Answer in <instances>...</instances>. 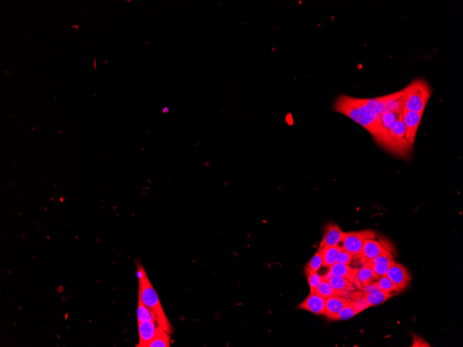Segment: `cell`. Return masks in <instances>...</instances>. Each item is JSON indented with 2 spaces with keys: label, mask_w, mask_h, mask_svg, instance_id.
Instances as JSON below:
<instances>
[{
  "label": "cell",
  "mask_w": 463,
  "mask_h": 347,
  "mask_svg": "<svg viewBox=\"0 0 463 347\" xmlns=\"http://www.w3.org/2000/svg\"><path fill=\"white\" fill-rule=\"evenodd\" d=\"M333 110L363 127L381 145L382 139L381 118L363 104L362 98L340 95L334 102Z\"/></svg>",
  "instance_id": "obj_1"
},
{
  "label": "cell",
  "mask_w": 463,
  "mask_h": 347,
  "mask_svg": "<svg viewBox=\"0 0 463 347\" xmlns=\"http://www.w3.org/2000/svg\"><path fill=\"white\" fill-rule=\"evenodd\" d=\"M135 265L137 276L139 279L138 291L141 294L144 303L156 314L158 325L171 335L173 333L172 325L164 312L156 289L151 283L143 265L139 261H136Z\"/></svg>",
  "instance_id": "obj_2"
},
{
  "label": "cell",
  "mask_w": 463,
  "mask_h": 347,
  "mask_svg": "<svg viewBox=\"0 0 463 347\" xmlns=\"http://www.w3.org/2000/svg\"><path fill=\"white\" fill-rule=\"evenodd\" d=\"M431 94L432 88L427 80H414L402 89L403 111L424 113Z\"/></svg>",
  "instance_id": "obj_3"
},
{
  "label": "cell",
  "mask_w": 463,
  "mask_h": 347,
  "mask_svg": "<svg viewBox=\"0 0 463 347\" xmlns=\"http://www.w3.org/2000/svg\"><path fill=\"white\" fill-rule=\"evenodd\" d=\"M377 236L376 231L371 229L344 232L342 248L347 253L351 254L353 256V258L360 259L364 242L369 238H376Z\"/></svg>",
  "instance_id": "obj_4"
},
{
  "label": "cell",
  "mask_w": 463,
  "mask_h": 347,
  "mask_svg": "<svg viewBox=\"0 0 463 347\" xmlns=\"http://www.w3.org/2000/svg\"><path fill=\"white\" fill-rule=\"evenodd\" d=\"M410 148L408 146L406 137V129L402 119L401 113L399 118L392 124L390 130V141L388 150L393 154L399 156H406L409 153Z\"/></svg>",
  "instance_id": "obj_5"
},
{
  "label": "cell",
  "mask_w": 463,
  "mask_h": 347,
  "mask_svg": "<svg viewBox=\"0 0 463 347\" xmlns=\"http://www.w3.org/2000/svg\"><path fill=\"white\" fill-rule=\"evenodd\" d=\"M423 113H414V112L402 111L401 119L404 122L405 129H406V137L407 143L410 149L413 147L414 143L417 134L418 128Z\"/></svg>",
  "instance_id": "obj_6"
},
{
  "label": "cell",
  "mask_w": 463,
  "mask_h": 347,
  "mask_svg": "<svg viewBox=\"0 0 463 347\" xmlns=\"http://www.w3.org/2000/svg\"><path fill=\"white\" fill-rule=\"evenodd\" d=\"M386 276L398 287L399 290H404L411 279L408 270L403 265L396 262L390 267Z\"/></svg>",
  "instance_id": "obj_7"
},
{
  "label": "cell",
  "mask_w": 463,
  "mask_h": 347,
  "mask_svg": "<svg viewBox=\"0 0 463 347\" xmlns=\"http://www.w3.org/2000/svg\"><path fill=\"white\" fill-rule=\"evenodd\" d=\"M389 253H391V251L382 242L375 240V238H369L364 242L360 260L364 264L378 256Z\"/></svg>",
  "instance_id": "obj_8"
},
{
  "label": "cell",
  "mask_w": 463,
  "mask_h": 347,
  "mask_svg": "<svg viewBox=\"0 0 463 347\" xmlns=\"http://www.w3.org/2000/svg\"><path fill=\"white\" fill-rule=\"evenodd\" d=\"M344 232L339 225L335 223H330L327 225L326 232L322 237L319 247H333V246H340L342 243Z\"/></svg>",
  "instance_id": "obj_9"
},
{
  "label": "cell",
  "mask_w": 463,
  "mask_h": 347,
  "mask_svg": "<svg viewBox=\"0 0 463 347\" xmlns=\"http://www.w3.org/2000/svg\"><path fill=\"white\" fill-rule=\"evenodd\" d=\"M138 332H139V343L137 347H148L156 335L158 323L155 321H145L138 322Z\"/></svg>",
  "instance_id": "obj_10"
},
{
  "label": "cell",
  "mask_w": 463,
  "mask_h": 347,
  "mask_svg": "<svg viewBox=\"0 0 463 347\" xmlns=\"http://www.w3.org/2000/svg\"><path fill=\"white\" fill-rule=\"evenodd\" d=\"M326 299L318 294L310 293L302 304L298 306V309L309 311L315 315H324Z\"/></svg>",
  "instance_id": "obj_11"
},
{
  "label": "cell",
  "mask_w": 463,
  "mask_h": 347,
  "mask_svg": "<svg viewBox=\"0 0 463 347\" xmlns=\"http://www.w3.org/2000/svg\"><path fill=\"white\" fill-rule=\"evenodd\" d=\"M351 299H347L344 296H332L326 299L325 313L327 318L330 319L338 314L345 306L350 303Z\"/></svg>",
  "instance_id": "obj_12"
},
{
  "label": "cell",
  "mask_w": 463,
  "mask_h": 347,
  "mask_svg": "<svg viewBox=\"0 0 463 347\" xmlns=\"http://www.w3.org/2000/svg\"><path fill=\"white\" fill-rule=\"evenodd\" d=\"M326 277L331 283L334 290L337 291L338 296H344V298L350 296L351 292L355 290L353 283L344 277H332L329 273L326 275Z\"/></svg>",
  "instance_id": "obj_13"
},
{
  "label": "cell",
  "mask_w": 463,
  "mask_h": 347,
  "mask_svg": "<svg viewBox=\"0 0 463 347\" xmlns=\"http://www.w3.org/2000/svg\"><path fill=\"white\" fill-rule=\"evenodd\" d=\"M358 270L353 269L350 265H345L337 262L330 267L328 273L332 277H344L353 283L355 281Z\"/></svg>",
  "instance_id": "obj_14"
},
{
  "label": "cell",
  "mask_w": 463,
  "mask_h": 347,
  "mask_svg": "<svg viewBox=\"0 0 463 347\" xmlns=\"http://www.w3.org/2000/svg\"><path fill=\"white\" fill-rule=\"evenodd\" d=\"M137 318L138 322H145V321H155L157 322L156 315L152 310L149 309L144 303L141 294L138 291V304L137 310ZM158 323V322H157Z\"/></svg>",
  "instance_id": "obj_15"
},
{
  "label": "cell",
  "mask_w": 463,
  "mask_h": 347,
  "mask_svg": "<svg viewBox=\"0 0 463 347\" xmlns=\"http://www.w3.org/2000/svg\"><path fill=\"white\" fill-rule=\"evenodd\" d=\"M171 334L164 331L163 328L158 326L156 335L151 342L149 343L148 347H170L171 346Z\"/></svg>",
  "instance_id": "obj_16"
},
{
  "label": "cell",
  "mask_w": 463,
  "mask_h": 347,
  "mask_svg": "<svg viewBox=\"0 0 463 347\" xmlns=\"http://www.w3.org/2000/svg\"><path fill=\"white\" fill-rule=\"evenodd\" d=\"M380 276L375 273L373 270L364 265L361 269L358 270L357 275H356V279L362 287L367 286L376 280L380 279Z\"/></svg>",
  "instance_id": "obj_17"
},
{
  "label": "cell",
  "mask_w": 463,
  "mask_h": 347,
  "mask_svg": "<svg viewBox=\"0 0 463 347\" xmlns=\"http://www.w3.org/2000/svg\"><path fill=\"white\" fill-rule=\"evenodd\" d=\"M322 248V266L330 268L332 265L337 263L338 255L342 251L341 246L333 247H324Z\"/></svg>",
  "instance_id": "obj_18"
},
{
  "label": "cell",
  "mask_w": 463,
  "mask_h": 347,
  "mask_svg": "<svg viewBox=\"0 0 463 347\" xmlns=\"http://www.w3.org/2000/svg\"><path fill=\"white\" fill-rule=\"evenodd\" d=\"M369 307H375L384 303L393 296V293L384 292L382 290L376 291L369 294H364Z\"/></svg>",
  "instance_id": "obj_19"
},
{
  "label": "cell",
  "mask_w": 463,
  "mask_h": 347,
  "mask_svg": "<svg viewBox=\"0 0 463 347\" xmlns=\"http://www.w3.org/2000/svg\"><path fill=\"white\" fill-rule=\"evenodd\" d=\"M315 293L322 296L324 299H328L332 296H338L337 291L334 290L326 276H324L323 279L315 289Z\"/></svg>",
  "instance_id": "obj_20"
},
{
  "label": "cell",
  "mask_w": 463,
  "mask_h": 347,
  "mask_svg": "<svg viewBox=\"0 0 463 347\" xmlns=\"http://www.w3.org/2000/svg\"><path fill=\"white\" fill-rule=\"evenodd\" d=\"M322 266V248L319 247L318 251L313 255L305 267L306 275L310 272H318Z\"/></svg>",
  "instance_id": "obj_21"
},
{
  "label": "cell",
  "mask_w": 463,
  "mask_h": 347,
  "mask_svg": "<svg viewBox=\"0 0 463 347\" xmlns=\"http://www.w3.org/2000/svg\"><path fill=\"white\" fill-rule=\"evenodd\" d=\"M358 313L357 311L352 307V300H351L350 303L345 306L344 309L341 310L338 314L330 318V320L334 321L350 320L354 318Z\"/></svg>",
  "instance_id": "obj_22"
},
{
  "label": "cell",
  "mask_w": 463,
  "mask_h": 347,
  "mask_svg": "<svg viewBox=\"0 0 463 347\" xmlns=\"http://www.w3.org/2000/svg\"><path fill=\"white\" fill-rule=\"evenodd\" d=\"M377 283L378 286L380 287V290L384 291V292L393 293V292H399V291H400L398 287L387 276L380 277V279L377 280Z\"/></svg>",
  "instance_id": "obj_23"
},
{
  "label": "cell",
  "mask_w": 463,
  "mask_h": 347,
  "mask_svg": "<svg viewBox=\"0 0 463 347\" xmlns=\"http://www.w3.org/2000/svg\"><path fill=\"white\" fill-rule=\"evenodd\" d=\"M324 276L319 275L318 272H310L307 275V281L311 290V294L315 293V289L319 285V283L323 279Z\"/></svg>",
  "instance_id": "obj_24"
},
{
  "label": "cell",
  "mask_w": 463,
  "mask_h": 347,
  "mask_svg": "<svg viewBox=\"0 0 463 347\" xmlns=\"http://www.w3.org/2000/svg\"><path fill=\"white\" fill-rule=\"evenodd\" d=\"M392 264H371L368 261H366V262L363 264L364 266L368 267V268L373 270V271L380 276V277L386 276V274H387L388 270H389L390 267H391Z\"/></svg>",
  "instance_id": "obj_25"
},
{
  "label": "cell",
  "mask_w": 463,
  "mask_h": 347,
  "mask_svg": "<svg viewBox=\"0 0 463 347\" xmlns=\"http://www.w3.org/2000/svg\"><path fill=\"white\" fill-rule=\"evenodd\" d=\"M368 262L373 264H392L395 261H394L393 255L389 253L378 256L376 258L368 261Z\"/></svg>",
  "instance_id": "obj_26"
},
{
  "label": "cell",
  "mask_w": 463,
  "mask_h": 347,
  "mask_svg": "<svg viewBox=\"0 0 463 347\" xmlns=\"http://www.w3.org/2000/svg\"><path fill=\"white\" fill-rule=\"evenodd\" d=\"M353 259L354 258L351 254L342 249V251L340 252L338 255L337 262L345 265H350L352 263Z\"/></svg>",
  "instance_id": "obj_27"
},
{
  "label": "cell",
  "mask_w": 463,
  "mask_h": 347,
  "mask_svg": "<svg viewBox=\"0 0 463 347\" xmlns=\"http://www.w3.org/2000/svg\"><path fill=\"white\" fill-rule=\"evenodd\" d=\"M378 290H381L380 287L377 285L376 281L367 285V286L363 287V288H362V292H363L364 294L372 293V292H376V291Z\"/></svg>",
  "instance_id": "obj_28"
},
{
  "label": "cell",
  "mask_w": 463,
  "mask_h": 347,
  "mask_svg": "<svg viewBox=\"0 0 463 347\" xmlns=\"http://www.w3.org/2000/svg\"><path fill=\"white\" fill-rule=\"evenodd\" d=\"M412 338H413V344H412V346H431L428 343L425 341V339L421 338V337L418 336V335H412Z\"/></svg>",
  "instance_id": "obj_29"
}]
</instances>
